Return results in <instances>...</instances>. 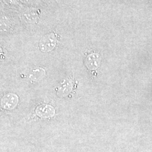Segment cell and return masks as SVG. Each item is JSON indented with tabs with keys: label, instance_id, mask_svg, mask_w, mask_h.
I'll return each instance as SVG.
<instances>
[{
	"label": "cell",
	"instance_id": "6da1fadb",
	"mask_svg": "<svg viewBox=\"0 0 152 152\" xmlns=\"http://www.w3.org/2000/svg\"><path fill=\"white\" fill-rule=\"evenodd\" d=\"M57 44V35L55 33H50L41 39L39 46L44 53L49 52L54 48Z\"/></svg>",
	"mask_w": 152,
	"mask_h": 152
},
{
	"label": "cell",
	"instance_id": "7a4b0ae2",
	"mask_svg": "<svg viewBox=\"0 0 152 152\" xmlns=\"http://www.w3.org/2000/svg\"><path fill=\"white\" fill-rule=\"evenodd\" d=\"M19 99L16 94L10 93L5 95L1 100V107L7 110L13 109L18 103Z\"/></svg>",
	"mask_w": 152,
	"mask_h": 152
},
{
	"label": "cell",
	"instance_id": "3957f363",
	"mask_svg": "<svg viewBox=\"0 0 152 152\" xmlns=\"http://www.w3.org/2000/svg\"><path fill=\"white\" fill-rule=\"evenodd\" d=\"M100 57L96 53L88 55L85 59V65L90 70H95L98 68L100 63Z\"/></svg>",
	"mask_w": 152,
	"mask_h": 152
},
{
	"label": "cell",
	"instance_id": "277c9868",
	"mask_svg": "<svg viewBox=\"0 0 152 152\" xmlns=\"http://www.w3.org/2000/svg\"><path fill=\"white\" fill-rule=\"evenodd\" d=\"M36 113L39 116L42 117H51L55 114V109L49 105H41L36 109Z\"/></svg>",
	"mask_w": 152,
	"mask_h": 152
},
{
	"label": "cell",
	"instance_id": "5b68a950",
	"mask_svg": "<svg viewBox=\"0 0 152 152\" xmlns=\"http://www.w3.org/2000/svg\"><path fill=\"white\" fill-rule=\"evenodd\" d=\"M45 75V71L41 68L33 70L29 75V78L34 81H38L41 80Z\"/></svg>",
	"mask_w": 152,
	"mask_h": 152
},
{
	"label": "cell",
	"instance_id": "8992f818",
	"mask_svg": "<svg viewBox=\"0 0 152 152\" xmlns=\"http://www.w3.org/2000/svg\"><path fill=\"white\" fill-rule=\"evenodd\" d=\"M72 89V85L69 81H63L60 83L59 86V91L61 95H66L69 92H71Z\"/></svg>",
	"mask_w": 152,
	"mask_h": 152
},
{
	"label": "cell",
	"instance_id": "52a82bcc",
	"mask_svg": "<svg viewBox=\"0 0 152 152\" xmlns=\"http://www.w3.org/2000/svg\"><path fill=\"white\" fill-rule=\"evenodd\" d=\"M6 2L9 5H13L16 3V0H5Z\"/></svg>",
	"mask_w": 152,
	"mask_h": 152
}]
</instances>
